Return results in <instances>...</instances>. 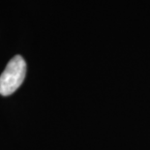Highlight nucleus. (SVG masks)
<instances>
[{
	"mask_svg": "<svg viewBox=\"0 0 150 150\" xmlns=\"http://www.w3.org/2000/svg\"><path fill=\"white\" fill-rule=\"evenodd\" d=\"M26 76V63L21 55H16L9 61L0 76V95L9 96L23 82Z\"/></svg>",
	"mask_w": 150,
	"mask_h": 150,
	"instance_id": "f257e3e1",
	"label": "nucleus"
}]
</instances>
